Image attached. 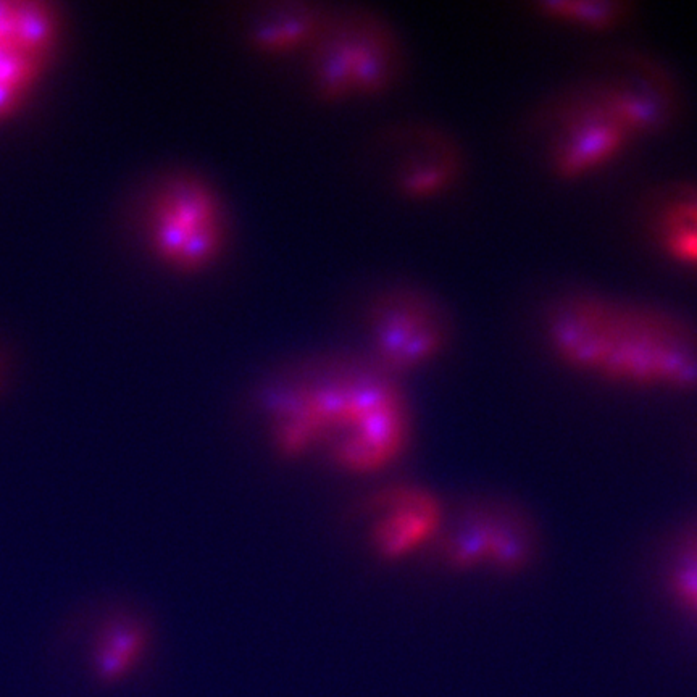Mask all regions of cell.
I'll list each match as a JSON object with an SVG mask.
<instances>
[{"label":"cell","mask_w":697,"mask_h":697,"mask_svg":"<svg viewBox=\"0 0 697 697\" xmlns=\"http://www.w3.org/2000/svg\"><path fill=\"white\" fill-rule=\"evenodd\" d=\"M575 83L638 142L664 133L680 115V86L672 71L644 52L609 55Z\"/></svg>","instance_id":"cell-8"},{"label":"cell","mask_w":697,"mask_h":697,"mask_svg":"<svg viewBox=\"0 0 697 697\" xmlns=\"http://www.w3.org/2000/svg\"><path fill=\"white\" fill-rule=\"evenodd\" d=\"M393 146L389 180L410 201H433L451 194L462 180L465 157L459 142L438 126L410 123L388 139Z\"/></svg>","instance_id":"cell-11"},{"label":"cell","mask_w":697,"mask_h":697,"mask_svg":"<svg viewBox=\"0 0 697 697\" xmlns=\"http://www.w3.org/2000/svg\"><path fill=\"white\" fill-rule=\"evenodd\" d=\"M530 9L544 20L581 31H609L633 15L627 0H536Z\"/></svg>","instance_id":"cell-15"},{"label":"cell","mask_w":697,"mask_h":697,"mask_svg":"<svg viewBox=\"0 0 697 697\" xmlns=\"http://www.w3.org/2000/svg\"><path fill=\"white\" fill-rule=\"evenodd\" d=\"M644 230L660 259L697 276V181L660 186L647 202Z\"/></svg>","instance_id":"cell-12"},{"label":"cell","mask_w":697,"mask_h":697,"mask_svg":"<svg viewBox=\"0 0 697 697\" xmlns=\"http://www.w3.org/2000/svg\"><path fill=\"white\" fill-rule=\"evenodd\" d=\"M368 359L404 381L443 359L452 347L454 322L443 301L417 284H389L364 312Z\"/></svg>","instance_id":"cell-6"},{"label":"cell","mask_w":697,"mask_h":697,"mask_svg":"<svg viewBox=\"0 0 697 697\" xmlns=\"http://www.w3.org/2000/svg\"><path fill=\"white\" fill-rule=\"evenodd\" d=\"M151 643V623L138 612L118 610L107 615L92 636V678L102 686L122 683L142 664Z\"/></svg>","instance_id":"cell-14"},{"label":"cell","mask_w":697,"mask_h":697,"mask_svg":"<svg viewBox=\"0 0 697 697\" xmlns=\"http://www.w3.org/2000/svg\"><path fill=\"white\" fill-rule=\"evenodd\" d=\"M302 59L315 96L343 102L393 88L404 70L405 49L386 13L349 2L330 4Z\"/></svg>","instance_id":"cell-4"},{"label":"cell","mask_w":697,"mask_h":697,"mask_svg":"<svg viewBox=\"0 0 697 697\" xmlns=\"http://www.w3.org/2000/svg\"><path fill=\"white\" fill-rule=\"evenodd\" d=\"M330 4L314 0L259 2L243 13V38L268 57L304 55L322 28Z\"/></svg>","instance_id":"cell-13"},{"label":"cell","mask_w":697,"mask_h":697,"mask_svg":"<svg viewBox=\"0 0 697 697\" xmlns=\"http://www.w3.org/2000/svg\"><path fill=\"white\" fill-rule=\"evenodd\" d=\"M276 457H322L351 478H375L401 464L415 439L404 381L365 354H328L273 373L257 394Z\"/></svg>","instance_id":"cell-1"},{"label":"cell","mask_w":697,"mask_h":697,"mask_svg":"<svg viewBox=\"0 0 697 697\" xmlns=\"http://www.w3.org/2000/svg\"><path fill=\"white\" fill-rule=\"evenodd\" d=\"M539 336L560 368L631 393L697 396V322L630 297L578 289L544 305Z\"/></svg>","instance_id":"cell-2"},{"label":"cell","mask_w":697,"mask_h":697,"mask_svg":"<svg viewBox=\"0 0 697 697\" xmlns=\"http://www.w3.org/2000/svg\"><path fill=\"white\" fill-rule=\"evenodd\" d=\"M139 228L155 262L178 275L215 267L233 233L230 209L217 184L181 165L152 176L142 196Z\"/></svg>","instance_id":"cell-3"},{"label":"cell","mask_w":697,"mask_h":697,"mask_svg":"<svg viewBox=\"0 0 697 697\" xmlns=\"http://www.w3.org/2000/svg\"><path fill=\"white\" fill-rule=\"evenodd\" d=\"M665 594L673 606L697 620V522L688 526L665 560Z\"/></svg>","instance_id":"cell-16"},{"label":"cell","mask_w":697,"mask_h":697,"mask_svg":"<svg viewBox=\"0 0 697 697\" xmlns=\"http://www.w3.org/2000/svg\"><path fill=\"white\" fill-rule=\"evenodd\" d=\"M62 13L46 0H0V122L25 109L51 70Z\"/></svg>","instance_id":"cell-9"},{"label":"cell","mask_w":697,"mask_h":697,"mask_svg":"<svg viewBox=\"0 0 697 697\" xmlns=\"http://www.w3.org/2000/svg\"><path fill=\"white\" fill-rule=\"evenodd\" d=\"M544 163L556 180H588L606 172L638 139L576 83L543 105Z\"/></svg>","instance_id":"cell-7"},{"label":"cell","mask_w":697,"mask_h":697,"mask_svg":"<svg viewBox=\"0 0 697 697\" xmlns=\"http://www.w3.org/2000/svg\"><path fill=\"white\" fill-rule=\"evenodd\" d=\"M541 551V531L525 507L480 494L449 506L431 554L452 575L515 578L535 568Z\"/></svg>","instance_id":"cell-5"},{"label":"cell","mask_w":697,"mask_h":697,"mask_svg":"<svg viewBox=\"0 0 697 697\" xmlns=\"http://www.w3.org/2000/svg\"><path fill=\"white\" fill-rule=\"evenodd\" d=\"M449 504L428 486L394 481L367 497V546L378 562L402 564L435 547Z\"/></svg>","instance_id":"cell-10"}]
</instances>
